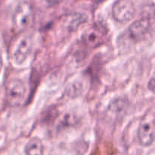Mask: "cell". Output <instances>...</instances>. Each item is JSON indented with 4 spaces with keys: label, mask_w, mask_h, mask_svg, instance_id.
Wrapping results in <instances>:
<instances>
[{
    "label": "cell",
    "mask_w": 155,
    "mask_h": 155,
    "mask_svg": "<svg viewBox=\"0 0 155 155\" xmlns=\"http://www.w3.org/2000/svg\"><path fill=\"white\" fill-rule=\"evenodd\" d=\"M33 20V10L27 2H21L16 6L12 15V24L17 33H21L27 30Z\"/></svg>",
    "instance_id": "cell-1"
},
{
    "label": "cell",
    "mask_w": 155,
    "mask_h": 155,
    "mask_svg": "<svg viewBox=\"0 0 155 155\" xmlns=\"http://www.w3.org/2000/svg\"><path fill=\"white\" fill-rule=\"evenodd\" d=\"M33 48L31 38L25 34L20 35L14 41L11 47L10 59L15 64L24 63L30 55Z\"/></svg>",
    "instance_id": "cell-2"
},
{
    "label": "cell",
    "mask_w": 155,
    "mask_h": 155,
    "mask_svg": "<svg viewBox=\"0 0 155 155\" xmlns=\"http://www.w3.org/2000/svg\"><path fill=\"white\" fill-rule=\"evenodd\" d=\"M26 95V86L20 79H11L5 86L6 101L12 107H17L23 104Z\"/></svg>",
    "instance_id": "cell-3"
},
{
    "label": "cell",
    "mask_w": 155,
    "mask_h": 155,
    "mask_svg": "<svg viewBox=\"0 0 155 155\" xmlns=\"http://www.w3.org/2000/svg\"><path fill=\"white\" fill-rule=\"evenodd\" d=\"M136 13L132 0H116L112 7V15L115 21L126 23L131 21Z\"/></svg>",
    "instance_id": "cell-4"
},
{
    "label": "cell",
    "mask_w": 155,
    "mask_h": 155,
    "mask_svg": "<svg viewBox=\"0 0 155 155\" xmlns=\"http://www.w3.org/2000/svg\"><path fill=\"white\" fill-rule=\"evenodd\" d=\"M139 143L144 147L152 145L155 139V122L154 119L145 118L142 120L138 130Z\"/></svg>",
    "instance_id": "cell-5"
},
{
    "label": "cell",
    "mask_w": 155,
    "mask_h": 155,
    "mask_svg": "<svg viewBox=\"0 0 155 155\" xmlns=\"http://www.w3.org/2000/svg\"><path fill=\"white\" fill-rule=\"evenodd\" d=\"M151 27V22L148 18H142L133 22L129 27V33L133 39H141L143 37Z\"/></svg>",
    "instance_id": "cell-6"
},
{
    "label": "cell",
    "mask_w": 155,
    "mask_h": 155,
    "mask_svg": "<svg viewBox=\"0 0 155 155\" xmlns=\"http://www.w3.org/2000/svg\"><path fill=\"white\" fill-rule=\"evenodd\" d=\"M85 21H86V16L82 14L74 13L65 15L63 22L65 28L69 32H73L77 30L80 24L84 23Z\"/></svg>",
    "instance_id": "cell-7"
},
{
    "label": "cell",
    "mask_w": 155,
    "mask_h": 155,
    "mask_svg": "<svg viewBox=\"0 0 155 155\" xmlns=\"http://www.w3.org/2000/svg\"><path fill=\"white\" fill-rule=\"evenodd\" d=\"M83 39L88 46L94 48L101 45L103 40V35L98 28H90L85 33Z\"/></svg>",
    "instance_id": "cell-8"
},
{
    "label": "cell",
    "mask_w": 155,
    "mask_h": 155,
    "mask_svg": "<svg viewBox=\"0 0 155 155\" xmlns=\"http://www.w3.org/2000/svg\"><path fill=\"white\" fill-rule=\"evenodd\" d=\"M43 144L41 139L37 137H33L29 140L24 148V153L26 154H43Z\"/></svg>",
    "instance_id": "cell-9"
},
{
    "label": "cell",
    "mask_w": 155,
    "mask_h": 155,
    "mask_svg": "<svg viewBox=\"0 0 155 155\" xmlns=\"http://www.w3.org/2000/svg\"><path fill=\"white\" fill-rule=\"evenodd\" d=\"M82 92V86L80 83H72L67 88V93L71 97L77 96Z\"/></svg>",
    "instance_id": "cell-10"
},
{
    "label": "cell",
    "mask_w": 155,
    "mask_h": 155,
    "mask_svg": "<svg viewBox=\"0 0 155 155\" xmlns=\"http://www.w3.org/2000/svg\"><path fill=\"white\" fill-rule=\"evenodd\" d=\"M148 88L151 92L155 93V74L151 78L148 84Z\"/></svg>",
    "instance_id": "cell-11"
},
{
    "label": "cell",
    "mask_w": 155,
    "mask_h": 155,
    "mask_svg": "<svg viewBox=\"0 0 155 155\" xmlns=\"http://www.w3.org/2000/svg\"><path fill=\"white\" fill-rule=\"evenodd\" d=\"M2 57L1 55H0V72H1L2 71Z\"/></svg>",
    "instance_id": "cell-12"
}]
</instances>
